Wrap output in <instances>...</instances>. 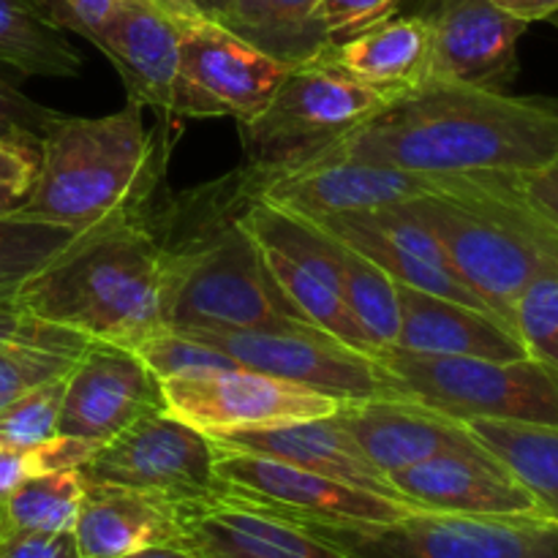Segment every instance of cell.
<instances>
[{"label": "cell", "instance_id": "4", "mask_svg": "<svg viewBox=\"0 0 558 558\" xmlns=\"http://www.w3.org/2000/svg\"><path fill=\"white\" fill-rule=\"evenodd\" d=\"M172 145L167 120L150 131L142 104L104 118L60 112L41 136L36 185L16 216L82 232L136 210L163 189Z\"/></svg>", "mask_w": 558, "mask_h": 558}, {"label": "cell", "instance_id": "16", "mask_svg": "<svg viewBox=\"0 0 558 558\" xmlns=\"http://www.w3.org/2000/svg\"><path fill=\"white\" fill-rule=\"evenodd\" d=\"M163 407L161 381L136 357L114 343L90 341L65 374L58 434L107 445L129 425Z\"/></svg>", "mask_w": 558, "mask_h": 558}, {"label": "cell", "instance_id": "9", "mask_svg": "<svg viewBox=\"0 0 558 558\" xmlns=\"http://www.w3.org/2000/svg\"><path fill=\"white\" fill-rule=\"evenodd\" d=\"M85 483L118 485L174 510L218 496L216 441L167 409L145 414L98 447L80 469Z\"/></svg>", "mask_w": 558, "mask_h": 558}, {"label": "cell", "instance_id": "39", "mask_svg": "<svg viewBox=\"0 0 558 558\" xmlns=\"http://www.w3.org/2000/svg\"><path fill=\"white\" fill-rule=\"evenodd\" d=\"M0 558H80L74 532H3Z\"/></svg>", "mask_w": 558, "mask_h": 558}, {"label": "cell", "instance_id": "29", "mask_svg": "<svg viewBox=\"0 0 558 558\" xmlns=\"http://www.w3.org/2000/svg\"><path fill=\"white\" fill-rule=\"evenodd\" d=\"M87 343L80 332L33 319L25 336L0 347V409L22 392L69 374Z\"/></svg>", "mask_w": 558, "mask_h": 558}, {"label": "cell", "instance_id": "27", "mask_svg": "<svg viewBox=\"0 0 558 558\" xmlns=\"http://www.w3.org/2000/svg\"><path fill=\"white\" fill-rule=\"evenodd\" d=\"M322 0H232L221 25L283 63H308L330 49Z\"/></svg>", "mask_w": 558, "mask_h": 558}, {"label": "cell", "instance_id": "24", "mask_svg": "<svg viewBox=\"0 0 558 558\" xmlns=\"http://www.w3.org/2000/svg\"><path fill=\"white\" fill-rule=\"evenodd\" d=\"M180 537L178 510L118 485L85 483L74 523L80 558H120Z\"/></svg>", "mask_w": 558, "mask_h": 558}, {"label": "cell", "instance_id": "36", "mask_svg": "<svg viewBox=\"0 0 558 558\" xmlns=\"http://www.w3.org/2000/svg\"><path fill=\"white\" fill-rule=\"evenodd\" d=\"M41 167V136H0V216H16L31 199Z\"/></svg>", "mask_w": 558, "mask_h": 558}, {"label": "cell", "instance_id": "31", "mask_svg": "<svg viewBox=\"0 0 558 558\" xmlns=\"http://www.w3.org/2000/svg\"><path fill=\"white\" fill-rule=\"evenodd\" d=\"M82 494L80 469L33 474L0 501L5 532H74Z\"/></svg>", "mask_w": 558, "mask_h": 558}, {"label": "cell", "instance_id": "15", "mask_svg": "<svg viewBox=\"0 0 558 558\" xmlns=\"http://www.w3.org/2000/svg\"><path fill=\"white\" fill-rule=\"evenodd\" d=\"M450 180L452 174L407 172L387 163L330 158L294 172L267 174L259 199L303 218H325L398 207L436 194Z\"/></svg>", "mask_w": 558, "mask_h": 558}, {"label": "cell", "instance_id": "26", "mask_svg": "<svg viewBox=\"0 0 558 558\" xmlns=\"http://www.w3.org/2000/svg\"><path fill=\"white\" fill-rule=\"evenodd\" d=\"M474 439L529 490L545 518L558 523V425L518 420H463Z\"/></svg>", "mask_w": 558, "mask_h": 558}, {"label": "cell", "instance_id": "46", "mask_svg": "<svg viewBox=\"0 0 558 558\" xmlns=\"http://www.w3.org/2000/svg\"><path fill=\"white\" fill-rule=\"evenodd\" d=\"M120 558H199L191 548H185L180 539L174 543H156V545H147V548L134 550L129 556H120Z\"/></svg>", "mask_w": 558, "mask_h": 558}, {"label": "cell", "instance_id": "14", "mask_svg": "<svg viewBox=\"0 0 558 558\" xmlns=\"http://www.w3.org/2000/svg\"><path fill=\"white\" fill-rule=\"evenodd\" d=\"M414 14L430 41V80L507 90L518 74V41L529 22L496 0H425Z\"/></svg>", "mask_w": 558, "mask_h": 558}, {"label": "cell", "instance_id": "38", "mask_svg": "<svg viewBox=\"0 0 558 558\" xmlns=\"http://www.w3.org/2000/svg\"><path fill=\"white\" fill-rule=\"evenodd\" d=\"M58 118V109H49L44 104L33 101L20 87H14L9 80L0 76V136H44Z\"/></svg>", "mask_w": 558, "mask_h": 558}, {"label": "cell", "instance_id": "10", "mask_svg": "<svg viewBox=\"0 0 558 558\" xmlns=\"http://www.w3.org/2000/svg\"><path fill=\"white\" fill-rule=\"evenodd\" d=\"M189 336L232 357L240 368L308 387L341 403L392 398L371 354L347 347L303 319L243 330H189Z\"/></svg>", "mask_w": 558, "mask_h": 558}, {"label": "cell", "instance_id": "12", "mask_svg": "<svg viewBox=\"0 0 558 558\" xmlns=\"http://www.w3.org/2000/svg\"><path fill=\"white\" fill-rule=\"evenodd\" d=\"M292 63L272 58L221 22H180V63L172 118H234L245 123L265 109Z\"/></svg>", "mask_w": 558, "mask_h": 558}, {"label": "cell", "instance_id": "42", "mask_svg": "<svg viewBox=\"0 0 558 558\" xmlns=\"http://www.w3.org/2000/svg\"><path fill=\"white\" fill-rule=\"evenodd\" d=\"M36 474V463H33V447H16L0 441V501L20 488L27 477Z\"/></svg>", "mask_w": 558, "mask_h": 558}, {"label": "cell", "instance_id": "21", "mask_svg": "<svg viewBox=\"0 0 558 558\" xmlns=\"http://www.w3.org/2000/svg\"><path fill=\"white\" fill-rule=\"evenodd\" d=\"M403 501L434 512L458 515H543L529 490L490 456L441 452L390 474Z\"/></svg>", "mask_w": 558, "mask_h": 558}, {"label": "cell", "instance_id": "8", "mask_svg": "<svg viewBox=\"0 0 558 558\" xmlns=\"http://www.w3.org/2000/svg\"><path fill=\"white\" fill-rule=\"evenodd\" d=\"M305 529L352 558H558V523L545 515L414 510L387 523Z\"/></svg>", "mask_w": 558, "mask_h": 558}, {"label": "cell", "instance_id": "33", "mask_svg": "<svg viewBox=\"0 0 558 558\" xmlns=\"http://www.w3.org/2000/svg\"><path fill=\"white\" fill-rule=\"evenodd\" d=\"M512 327L529 357L558 371V270H543L523 287Z\"/></svg>", "mask_w": 558, "mask_h": 558}, {"label": "cell", "instance_id": "5", "mask_svg": "<svg viewBox=\"0 0 558 558\" xmlns=\"http://www.w3.org/2000/svg\"><path fill=\"white\" fill-rule=\"evenodd\" d=\"M398 210L439 240L458 276L510 327L523 287L558 270V227L523 196L518 174H452L441 191Z\"/></svg>", "mask_w": 558, "mask_h": 558}, {"label": "cell", "instance_id": "35", "mask_svg": "<svg viewBox=\"0 0 558 558\" xmlns=\"http://www.w3.org/2000/svg\"><path fill=\"white\" fill-rule=\"evenodd\" d=\"M65 376L22 392L16 401L0 409V441L16 447H36L58 436L60 403H63Z\"/></svg>", "mask_w": 558, "mask_h": 558}, {"label": "cell", "instance_id": "11", "mask_svg": "<svg viewBox=\"0 0 558 558\" xmlns=\"http://www.w3.org/2000/svg\"><path fill=\"white\" fill-rule=\"evenodd\" d=\"M216 480L221 496L303 526L387 523L420 510L276 458L221 445H216Z\"/></svg>", "mask_w": 558, "mask_h": 558}, {"label": "cell", "instance_id": "7", "mask_svg": "<svg viewBox=\"0 0 558 558\" xmlns=\"http://www.w3.org/2000/svg\"><path fill=\"white\" fill-rule=\"evenodd\" d=\"M385 104V93L330 60L292 65L265 109L238 125L245 163L267 174L316 163Z\"/></svg>", "mask_w": 558, "mask_h": 558}, {"label": "cell", "instance_id": "6", "mask_svg": "<svg viewBox=\"0 0 558 558\" xmlns=\"http://www.w3.org/2000/svg\"><path fill=\"white\" fill-rule=\"evenodd\" d=\"M392 398L456 420L488 417L558 425V371L534 357L485 360L387 347L374 354Z\"/></svg>", "mask_w": 558, "mask_h": 558}, {"label": "cell", "instance_id": "2", "mask_svg": "<svg viewBox=\"0 0 558 558\" xmlns=\"http://www.w3.org/2000/svg\"><path fill=\"white\" fill-rule=\"evenodd\" d=\"M558 156V101L428 80L387 98L325 158L425 174H523Z\"/></svg>", "mask_w": 558, "mask_h": 558}, {"label": "cell", "instance_id": "43", "mask_svg": "<svg viewBox=\"0 0 558 558\" xmlns=\"http://www.w3.org/2000/svg\"><path fill=\"white\" fill-rule=\"evenodd\" d=\"M163 11L174 16L178 22L191 20H210L221 22L229 11L232 0H156Z\"/></svg>", "mask_w": 558, "mask_h": 558}, {"label": "cell", "instance_id": "1", "mask_svg": "<svg viewBox=\"0 0 558 558\" xmlns=\"http://www.w3.org/2000/svg\"><path fill=\"white\" fill-rule=\"evenodd\" d=\"M267 172L245 167L180 194L158 191L150 223L163 254V325L169 330H243L300 319L267 270L243 213Z\"/></svg>", "mask_w": 558, "mask_h": 558}, {"label": "cell", "instance_id": "37", "mask_svg": "<svg viewBox=\"0 0 558 558\" xmlns=\"http://www.w3.org/2000/svg\"><path fill=\"white\" fill-rule=\"evenodd\" d=\"M403 0H322L319 22L330 44L347 41L365 27L398 14Z\"/></svg>", "mask_w": 558, "mask_h": 558}, {"label": "cell", "instance_id": "30", "mask_svg": "<svg viewBox=\"0 0 558 558\" xmlns=\"http://www.w3.org/2000/svg\"><path fill=\"white\" fill-rule=\"evenodd\" d=\"M332 265H336L343 300H347L349 311L354 314L371 347L376 352L396 347L398 327H401L398 283L376 262H371L368 256L354 251L352 245L338 238L336 245H332Z\"/></svg>", "mask_w": 558, "mask_h": 558}, {"label": "cell", "instance_id": "18", "mask_svg": "<svg viewBox=\"0 0 558 558\" xmlns=\"http://www.w3.org/2000/svg\"><path fill=\"white\" fill-rule=\"evenodd\" d=\"M123 80L129 101L172 118V90L180 63V22L156 0H120L87 38Z\"/></svg>", "mask_w": 558, "mask_h": 558}, {"label": "cell", "instance_id": "41", "mask_svg": "<svg viewBox=\"0 0 558 558\" xmlns=\"http://www.w3.org/2000/svg\"><path fill=\"white\" fill-rule=\"evenodd\" d=\"M518 189L529 202L558 227V156L534 172L518 174Z\"/></svg>", "mask_w": 558, "mask_h": 558}, {"label": "cell", "instance_id": "40", "mask_svg": "<svg viewBox=\"0 0 558 558\" xmlns=\"http://www.w3.org/2000/svg\"><path fill=\"white\" fill-rule=\"evenodd\" d=\"M47 9L52 11L54 20L65 31L80 33L82 38H90L93 31L118 9L120 0H44Z\"/></svg>", "mask_w": 558, "mask_h": 558}, {"label": "cell", "instance_id": "17", "mask_svg": "<svg viewBox=\"0 0 558 558\" xmlns=\"http://www.w3.org/2000/svg\"><path fill=\"white\" fill-rule=\"evenodd\" d=\"M311 221L322 223L327 232H332L338 240L376 262L396 283L494 314L480 300V294L458 276L439 240L428 229L420 227L417 221L403 216L398 207L343 213V216L311 218Z\"/></svg>", "mask_w": 558, "mask_h": 558}, {"label": "cell", "instance_id": "45", "mask_svg": "<svg viewBox=\"0 0 558 558\" xmlns=\"http://www.w3.org/2000/svg\"><path fill=\"white\" fill-rule=\"evenodd\" d=\"M505 11L523 22H543L558 14V0H496Z\"/></svg>", "mask_w": 558, "mask_h": 558}, {"label": "cell", "instance_id": "23", "mask_svg": "<svg viewBox=\"0 0 558 558\" xmlns=\"http://www.w3.org/2000/svg\"><path fill=\"white\" fill-rule=\"evenodd\" d=\"M398 327L396 347L420 354H447V357L521 360L526 347L510 325L499 316L456 300L436 298L420 289L398 283Z\"/></svg>", "mask_w": 558, "mask_h": 558}, {"label": "cell", "instance_id": "20", "mask_svg": "<svg viewBox=\"0 0 558 558\" xmlns=\"http://www.w3.org/2000/svg\"><path fill=\"white\" fill-rule=\"evenodd\" d=\"M336 417L387 477L441 452L485 450L466 423L407 398L347 401Z\"/></svg>", "mask_w": 558, "mask_h": 558}, {"label": "cell", "instance_id": "44", "mask_svg": "<svg viewBox=\"0 0 558 558\" xmlns=\"http://www.w3.org/2000/svg\"><path fill=\"white\" fill-rule=\"evenodd\" d=\"M33 325V316L20 303L16 292L0 294V347L25 336Z\"/></svg>", "mask_w": 558, "mask_h": 558}, {"label": "cell", "instance_id": "47", "mask_svg": "<svg viewBox=\"0 0 558 558\" xmlns=\"http://www.w3.org/2000/svg\"><path fill=\"white\" fill-rule=\"evenodd\" d=\"M3 532H5V526H3V512H0V537H3Z\"/></svg>", "mask_w": 558, "mask_h": 558}, {"label": "cell", "instance_id": "25", "mask_svg": "<svg viewBox=\"0 0 558 558\" xmlns=\"http://www.w3.org/2000/svg\"><path fill=\"white\" fill-rule=\"evenodd\" d=\"M322 58L387 98L430 80V41L417 14L387 16L347 41L330 44Z\"/></svg>", "mask_w": 558, "mask_h": 558}, {"label": "cell", "instance_id": "22", "mask_svg": "<svg viewBox=\"0 0 558 558\" xmlns=\"http://www.w3.org/2000/svg\"><path fill=\"white\" fill-rule=\"evenodd\" d=\"M210 439L221 447L276 458V461L341 480V483L354 485V488L403 501L398 490L392 488L390 477L371 463L363 447L354 441V436L343 428L336 414L298 420V423H283L259 430H234V434L210 436Z\"/></svg>", "mask_w": 558, "mask_h": 558}, {"label": "cell", "instance_id": "13", "mask_svg": "<svg viewBox=\"0 0 558 558\" xmlns=\"http://www.w3.org/2000/svg\"><path fill=\"white\" fill-rule=\"evenodd\" d=\"M161 396L172 417L207 436L330 417L341 407L336 398L248 368L163 379Z\"/></svg>", "mask_w": 558, "mask_h": 558}, {"label": "cell", "instance_id": "3", "mask_svg": "<svg viewBox=\"0 0 558 558\" xmlns=\"http://www.w3.org/2000/svg\"><path fill=\"white\" fill-rule=\"evenodd\" d=\"M150 202L76 232L16 289L27 314L131 352L167 330L163 254Z\"/></svg>", "mask_w": 558, "mask_h": 558}, {"label": "cell", "instance_id": "32", "mask_svg": "<svg viewBox=\"0 0 558 558\" xmlns=\"http://www.w3.org/2000/svg\"><path fill=\"white\" fill-rule=\"evenodd\" d=\"M76 232L22 216H0V294L16 292Z\"/></svg>", "mask_w": 558, "mask_h": 558}, {"label": "cell", "instance_id": "28", "mask_svg": "<svg viewBox=\"0 0 558 558\" xmlns=\"http://www.w3.org/2000/svg\"><path fill=\"white\" fill-rule=\"evenodd\" d=\"M44 0H0V65L25 76L74 80L82 54Z\"/></svg>", "mask_w": 558, "mask_h": 558}, {"label": "cell", "instance_id": "34", "mask_svg": "<svg viewBox=\"0 0 558 558\" xmlns=\"http://www.w3.org/2000/svg\"><path fill=\"white\" fill-rule=\"evenodd\" d=\"M134 352L153 371L158 381L178 379V376H199L223 368H240L232 357H227L218 349L196 341L189 332L169 330V327L147 338L145 343H140Z\"/></svg>", "mask_w": 558, "mask_h": 558}, {"label": "cell", "instance_id": "19", "mask_svg": "<svg viewBox=\"0 0 558 558\" xmlns=\"http://www.w3.org/2000/svg\"><path fill=\"white\" fill-rule=\"evenodd\" d=\"M180 543L199 558H352L311 529L229 496L178 507Z\"/></svg>", "mask_w": 558, "mask_h": 558}]
</instances>
